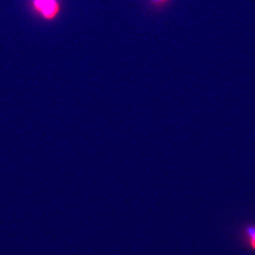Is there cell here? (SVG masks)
Segmentation results:
<instances>
[{
    "label": "cell",
    "mask_w": 255,
    "mask_h": 255,
    "mask_svg": "<svg viewBox=\"0 0 255 255\" xmlns=\"http://www.w3.org/2000/svg\"><path fill=\"white\" fill-rule=\"evenodd\" d=\"M33 6L45 18H54L60 6L57 0H33Z\"/></svg>",
    "instance_id": "cell-1"
},
{
    "label": "cell",
    "mask_w": 255,
    "mask_h": 255,
    "mask_svg": "<svg viewBox=\"0 0 255 255\" xmlns=\"http://www.w3.org/2000/svg\"><path fill=\"white\" fill-rule=\"evenodd\" d=\"M245 234H246L247 240L249 247L251 250L255 252V226H248L245 229Z\"/></svg>",
    "instance_id": "cell-2"
},
{
    "label": "cell",
    "mask_w": 255,
    "mask_h": 255,
    "mask_svg": "<svg viewBox=\"0 0 255 255\" xmlns=\"http://www.w3.org/2000/svg\"><path fill=\"white\" fill-rule=\"evenodd\" d=\"M152 1H154V2H159V3H161V2H165V1H167V0H152Z\"/></svg>",
    "instance_id": "cell-3"
}]
</instances>
